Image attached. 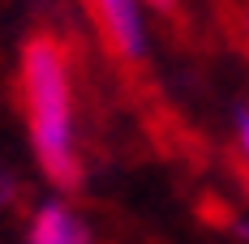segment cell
<instances>
[{"instance_id":"cell-5","label":"cell","mask_w":249,"mask_h":244,"mask_svg":"<svg viewBox=\"0 0 249 244\" xmlns=\"http://www.w3.org/2000/svg\"><path fill=\"white\" fill-rule=\"evenodd\" d=\"M142 4H150V9H155V13H163V17H172L180 0H142Z\"/></svg>"},{"instance_id":"cell-6","label":"cell","mask_w":249,"mask_h":244,"mask_svg":"<svg viewBox=\"0 0 249 244\" xmlns=\"http://www.w3.org/2000/svg\"><path fill=\"white\" fill-rule=\"evenodd\" d=\"M13 201V180H9V171H0V206H9Z\"/></svg>"},{"instance_id":"cell-8","label":"cell","mask_w":249,"mask_h":244,"mask_svg":"<svg viewBox=\"0 0 249 244\" xmlns=\"http://www.w3.org/2000/svg\"><path fill=\"white\" fill-rule=\"evenodd\" d=\"M245 34H249V9H245Z\"/></svg>"},{"instance_id":"cell-4","label":"cell","mask_w":249,"mask_h":244,"mask_svg":"<svg viewBox=\"0 0 249 244\" xmlns=\"http://www.w3.org/2000/svg\"><path fill=\"white\" fill-rule=\"evenodd\" d=\"M236 142H241V154L249 163V107H236Z\"/></svg>"},{"instance_id":"cell-2","label":"cell","mask_w":249,"mask_h":244,"mask_svg":"<svg viewBox=\"0 0 249 244\" xmlns=\"http://www.w3.org/2000/svg\"><path fill=\"white\" fill-rule=\"evenodd\" d=\"M95 22H99L107 48L121 60L146 56V22H142V0H86Z\"/></svg>"},{"instance_id":"cell-7","label":"cell","mask_w":249,"mask_h":244,"mask_svg":"<svg viewBox=\"0 0 249 244\" xmlns=\"http://www.w3.org/2000/svg\"><path fill=\"white\" fill-rule=\"evenodd\" d=\"M232 231H236V236L249 244V219H232Z\"/></svg>"},{"instance_id":"cell-1","label":"cell","mask_w":249,"mask_h":244,"mask_svg":"<svg viewBox=\"0 0 249 244\" xmlns=\"http://www.w3.org/2000/svg\"><path fill=\"white\" fill-rule=\"evenodd\" d=\"M22 98L30 142L52 184L77 189L82 159L73 142V90H69V60L52 34H35L22 48Z\"/></svg>"},{"instance_id":"cell-3","label":"cell","mask_w":249,"mask_h":244,"mask_svg":"<svg viewBox=\"0 0 249 244\" xmlns=\"http://www.w3.org/2000/svg\"><path fill=\"white\" fill-rule=\"evenodd\" d=\"M30 244H90V231L69 206L48 201L39 206V214L30 223Z\"/></svg>"}]
</instances>
